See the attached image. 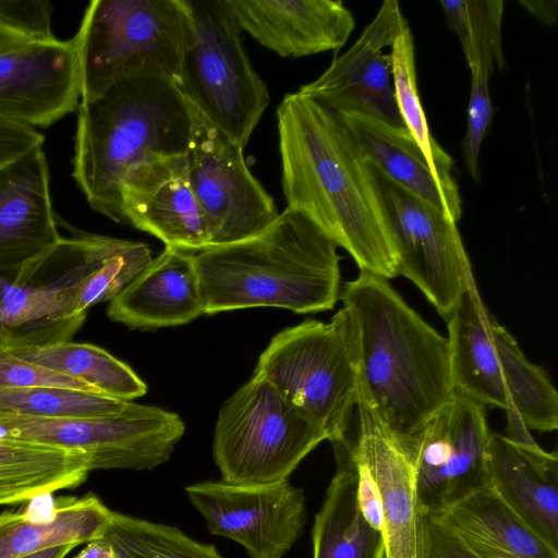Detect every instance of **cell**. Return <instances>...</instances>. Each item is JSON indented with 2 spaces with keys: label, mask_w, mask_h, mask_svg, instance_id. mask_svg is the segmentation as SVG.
I'll use <instances>...</instances> for the list:
<instances>
[{
  "label": "cell",
  "mask_w": 558,
  "mask_h": 558,
  "mask_svg": "<svg viewBox=\"0 0 558 558\" xmlns=\"http://www.w3.org/2000/svg\"><path fill=\"white\" fill-rule=\"evenodd\" d=\"M241 32L280 57L337 51L354 17L339 0H223Z\"/></svg>",
  "instance_id": "obj_20"
},
{
  "label": "cell",
  "mask_w": 558,
  "mask_h": 558,
  "mask_svg": "<svg viewBox=\"0 0 558 558\" xmlns=\"http://www.w3.org/2000/svg\"><path fill=\"white\" fill-rule=\"evenodd\" d=\"M276 118L287 208L344 248L360 271L397 277L393 220L379 177L341 118L299 92L283 97Z\"/></svg>",
  "instance_id": "obj_1"
},
{
  "label": "cell",
  "mask_w": 558,
  "mask_h": 558,
  "mask_svg": "<svg viewBox=\"0 0 558 558\" xmlns=\"http://www.w3.org/2000/svg\"><path fill=\"white\" fill-rule=\"evenodd\" d=\"M473 279L466 286L448 325L453 391L482 405L509 409L496 352L492 322Z\"/></svg>",
  "instance_id": "obj_24"
},
{
  "label": "cell",
  "mask_w": 558,
  "mask_h": 558,
  "mask_svg": "<svg viewBox=\"0 0 558 558\" xmlns=\"http://www.w3.org/2000/svg\"><path fill=\"white\" fill-rule=\"evenodd\" d=\"M423 558H481L449 525L427 517Z\"/></svg>",
  "instance_id": "obj_39"
},
{
  "label": "cell",
  "mask_w": 558,
  "mask_h": 558,
  "mask_svg": "<svg viewBox=\"0 0 558 558\" xmlns=\"http://www.w3.org/2000/svg\"><path fill=\"white\" fill-rule=\"evenodd\" d=\"M153 259L143 242L125 240L124 243L90 274L78 292L81 313L100 302L118 295Z\"/></svg>",
  "instance_id": "obj_35"
},
{
  "label": "cell",
  "mask_w": 558,
  "mask_h": 558,
  "mask_svg": "<svg viewBox=\"0 0 558 558\" xmlns=\"http://www.w3.org/2000/svg\"><path fill=\"white\" fill-rule=\"evenodd\" d=\"M61 239L40 146L0 167V271L36 260Z\"/></svg>",
  "instance_id": "obj_19"
},
{
  "label": "cell",
  "mask_w": 558,
  "mask_h": 558,
  "mask_svg": "<svg viewBox=\"0 0 558 558\" xmlns=\"http://www.w3.org/2000/svg\"><path fill=\"white\" fill-rule=\"evenodd\" d=\"M102 538L116 558H223L214 545L195 541L177 526L116 511Z\"/></svg>",
  "instance_id": "obj_32"
},
{
  "label": "cell",
  "mask_w": 558,
  "mask_h": 558,
  "mask_svg": "<svg viewBox=\"0 0 558 558\" xmlns=\"http://www.w3.org/2000/svg\"><path fill=\"white\" fill-rule=\"evenodd\" d=\"M371 483L379 501L385 558H423L426 522L413 466L399 437L357 395L349 428L330 442Z\"/></svg>",
  "instance_id": "obj_13"
},
{
  "label": "cell",
  "mask_w": 558,
  "mask_h": 558,
  "mask_svg": "<svg viewBox=\"0 0 558 558\" xmlns=\"http://www.w3.org/2000/svg\"><path fill=\"white\" fill-rule=\"evenodd\" d=\"M489 74L471 70V93L466 114V130L462 140L465 167L475 182H481L480 153L482 142L493 117V102L488 89Z\"/></svg>",
  "instance_id": "obj_37"
},
{
  "label": "cell",
  "mask_w": 558,
  "mask_h": 558,
  "mask_svg": "<svg viewBox=\"0 0 558 558\" xmlns=\"http://www.w3.org/2000/svg\"><path fill=\"white\" fill-rule=\"evenodd\" d=\"M81 74L74 37L34 40L0 53V118L46 128L76 111Z\"/></svg>",
  "instance_id": "obj_17"
},
{
  "label": "cell",
  "mask_w": 558,
  "mask_h": 558,
  "mask_svg": "<svg viewBox=\"0 0 558 558\" xmlns=\"http://www.w3.org/2000/svg\"><path fill=\"white\" fill-rule=\"evenodd\" d=\"M112 514L94 494L63 498L45 515L4 511L0 513V558H23L57 546L100 539Z\"/></svg>",
  "instance_id": "obj_25"
},
{
  "label": "cell",
  "mask_w": 558,
  "mask_h": 558,
  "mask_svg": "<svg viewBox=\"0 0 558 558\" xmlns=\"http://www.w3.org/2000/svg\"><path fill=\"white\" fill-rule=\"evenodd\" d=\"M76 545L68 544L37 551L23 558H64Z\"/></svg>",
  "instance_id": "obj_43"
},
{
  "label": "cell",
  "mask_w": 558,
  "mask_h": 558,
  "mask_svg": "<svg viewBox=\"0 0 558 558\" xmlns=\"http://www.w3.org/2000/svg\"><path fill=\"white\" fill-rule=\"evenodd\" d=\"M337 244L286 208L250 239L194 254L204 314L279 307L300 314L332 310L340 298Z\"/></svg>",
  "instance_id": "obj_3"
},
{
  "label": "cell",
  "mask_w": 558,
  "mask_h": 558,
  "mask_svg": "<svg viewBox=\"0 0 558 558\" xmlns=\"http://www.w3.org/2000/svg\"><path fill=\"white\" fill-rule=\"evenodd\" d=\"M254 375L268 380L314 421L327 440L340 438L357 400L343 308L329 323L306 319L278 332L259 355Z\"/></svg>",
  "instance_id": "obj_9"
},
{
  "label": "cell",
  "mask_w": 558,
  "mask_h": 558,
  "mask_svg": "<svg viewBox=\"0 0 558 558\" xmlns=\"http://www.w3.org/2000/svg\"><path fill=\"white\" fill-rule=\"evenodd\" d=\"M52 5L45 0H0V53L53 38Z\"/></svg>",
  "instance_id": "obj_36"
},
{
  "label": "cell",
  "mask_w": 558,
  "mask_h": 558,
  "mask_svg": "<svg viewBox=\"0 0 558 558\" xmlns=\"http://www.w3.org/2000/svg\"><path fill=\"white\" fill-rule=\"evenodd\" d=\"M490 430L486 408L453 391L414 435L400 438L411 460L416 493L427 517L437 518L488 486Z\"/></svg>",
  "instance_id": "obj_12"
},
{
  "label": "cell",
  "mask_w": 558,
  "mask_h": 558,
  "mask_svg": "<svg viewBox=\"0 0 558 558\" xmlns=\"http://www.w3.org/2000/svg\"><path fill=\"white\" fill-rule=\"evenodd\" d=\"M90 471L82 452L0 438V505L75 487Z\"/></svg>",
  "instance_id": "obj_28"
},
{
  "label": "cell",
  "mask_w": 558,
  "mask_h": 558,
  "mask_svg": "<svg viewBox=\"0 0 558 558\" xmlns=\"http://www.w3.org/2000/svg\"><path fill=\"white\" fill-rule=\"evenodd\" d=\"M357 395L397 437L417 433L453 393L447 337L389 280L366 271L340 292Z\"/></svg>",
  "instance_id": "obj_2"
},
{
  "label": "cell",
  "mask_w": 558,
  "mask_h": 558,
  "mask_svg": "<svg viewBox=\"0 0 558 558\" xmlns=\"http://www.w3.org/2000/svg\"><path fill=\"white\" fill-rule=\"evenodd\" d=\"M405 26L399 2L386 0L349 50L298 92L339 117L361 116L404 128L395 98L390 57L384 49L392 46Z\"/></svg>",
  "instance_id": "obj_16"
},
{
  "label": "cell",
  "mask_w": 558,
  "mask_h": 558,
  "mask_svg": "<svg viewBox=\"0 0 558 558\" xmlns=\"http://www.w3.org/2000/svg\"><path fill=\"white\" fill-rule=\"evenodd\" d=\"M39 386L64 387L94 392L85 384L22 360L7 347L0 344V389Z\"/></svg>",
  "instance_id": "obj_38"
},
{
  "label": "cell",
  "mask_w": 558,
  "mask_h": 558,
  "mask_svg": "<svg viewBox=\"0 0 558 558\" xmlns=\"http://www.w3.org/2000/svg\"><path fill=\"white\" fill-rule=\"evenodd\" d=\"M129 402L64 387L0 389V416L27 418L89 417L123 411Z\"/></svg>",
  "instance_id": "obj_34"
},
{
  "label": "cell",
  "mask_w": 558,
  "mask_h": 558,
  "mask_svg": "<svg viewBox=\"0 0 558 558\" xmlns=\"http://www.w3.org/2000/svg\"><path fill=\"white\" fill-rule=\"evenodd\" d=\"M184 432L179 414L133 402L104 416H0V438L82 452L92 471H150L169 461Z\"/></svg>",
  "instance_id": "obj_10"
},
{
  "label": "cell",
  "mask_w": 558,
  "mask_h": 558,
  "mask_svg": "<svg viewBox=\"0 0 558 558\" xmlns=\"http://www.w3.org/2000/svg\"><path fill=\"white\" fill-rule=\"evenodd\" d=\"M185 17L183 0L90 1L74 36L81 100L131 77H159L175 84Z\"/></svg>",
  "instance_id": "obj_5"
},
{
  "label": "cell",
  "mask_w": 558,
  "mask_h": 558,
  "mask_svg": "<svg viewBox=\"0 0 558 558\" xmlns=\"http://www.w3.org/2000/svg\"><path fill=\"white\" fill-rule=\"evenodd\" d=\"M72 175L90 207L123 222L120 187L149 160L185 154L191 136L186 99L168 80L119 81L77 108Z\"/></svg>",
  "instance_id": "obj_4"
},
{
  "label": "cell",
  "mask_w": 558,
  "mask_h": 558,
  "mask_svg": "<svg viewBox=\"0 0 558 558\" xmlns=\"http://www.w3.org/2000/svg\"><path fill=\"white\" fill-rule=\"evenodd\" d=\"M492 332L509 409L527 429L553 432L558 427V395L546 372L530 362L513 336L495 317Z\"/></svg>",
  "instance_id": "obj_30"
},
{
  "label": "cell",
  "mask_w": 558,
  "mask_h": 558,
  "mask_svg": "<svg viewBox=\"0 0 558 558\" xmlns=\"http://www.w3.org/2000/svg\"><path fill=\"white\" fill-rule=\"evenodd\" d=\"M4 347L22 360L81 381L112 399L132 402L147 392L146 384L129 365L93 344L68 341L45 347Z\"/></svg>",
  "instance_id": "obj_29"
},
{
  "label": "cell",
  "mask_w": 558,
  "mask_h": 558,
  "mask_svg": "<svg viewBox=\"0 0 558 558\" xmlns=\"http://www.w3.org/2000/svg\"><path fill=\"white\" fill-rule=\"evenodd\" d=\"M187 105V178L206 222L209 247L255 236L279 216L275 199L252 174L243 148Z\"/></svg>",
  "instance_id": "obj_11"
},
{
  "label": "cell",
  "mask_w": 558,
  "mask_h": 558,
  "mask_svg": "<svg viewBox=\"0 0 558 558\" xmlns=\"http://www.w3.org/2000/svg\"><path fill=\"white\" fill-rule=\"evenodd\" d=\"M332 476L312 530L313 558H385L383 532L366 519L352 463L335 457Z\"/></svg>",
  "instance_id": "obj_27"
},
{
  "label": "cell",
  "mask_w": 558,
  "mask_h": 558,
  "mask_svg": "<svg viewBox=\"0 0 558 558\" xmlns=\"http://www.w3.org/2000/svg\"><path fill=\"white\" fill-rule=\"evenodd\" d=\"M437 518L481 558H558V549L525 524L488 486Z\"/></svg>",
  "instance_id": "obj_26"
},
{
  "label": "cell",
  "mask_w": 558,
  "mask_h": 558,
  "mask_svg": "<svg viewBox=\"0 0 558 558\" xmlns=\"http://www.w3.org/2000/svg\"><path fill=\"white\" fill-rule=\"evenodd\" d=\"M488 487L525 524L558 549V456L536 442L523 444L490 432Z\"/></svg>",
  "instance_id": "obj_21"
},
{
  "label": "cell",
  "mask_w": 558,
  "mask_h": 558,
  "mask_svg": "<svg viewBox=\"0 0 558 558\" xmlns=\"http://www.w3.org/2000/svg\"><path fill=\"white\" fill-rule=\"evenodd\" d=\"M376 173L458 222L462 199L458 185L442 182L430 169L405 128L361 117H340Z\"/></svg>",
  "instance_id": "obj_23"
},
{
  "label": "cell",
  "mask_w": 558,
  "mask_h": 558,
  "mask_svg": "<svg viewBox=\"0 0 558 558\" xmlns=\"http://www.w3.org/2000/svg\"><path fill=\"white\" fill-rule=\"evenodd\" d=\"M45 137L35 129L0 118V167L22 154L44 146Z\"/></svg>",
  "instance_id": "obj_40"
},
{
  "label": "cell",
  "mask_w": 558,
  "mask_h": 558,
  "mask_svg": "<svg viewBox=\"0 0 558 558\" xmlns=\"http://www.w3.org/2000/svg\"><path fill=\"white\" fill-rule=\"evenodd\" d=\"M124 241L77 233L29 264L0 271V343L31 348L70 341L87 314L77 306L83 282Z\"/></svg>",
  "instance_id": "obj_7"
},
{
  "label": "cell",
  "mask_w": 558,
  "mask_h": 558,
  "mask_svg": "<svg viewBox=\"0 0 558 558\" xmlns=\"http://www.w3.org/2000/svg\"><path fill=\"white\" fill-rule=\"evenodd\" d=\"M185 154L133 168L120 187L121 215L123 222L156 236L166 247L197 253L208 248L209 241Z\"/></svg>",
  "instance_id": "obj_18"
},
{
  "label": "cell",
  "mask_w": 558,
  "mask_h": 558,
  "mask_svg": "<svg viewBox=\"0 0 558 558\" xmlns=\"http://www.w3.org/2000/svg\"><path fill=\"white\" fill-rule=\"evenodd\" d=\"M185 493L208 531L240 544L248 558H283L303 534L305 495L288 480L248 486L205 481Z\"/></svg>",
  "instance_id": "obj_14"
},
{
  "label": "cell",
  "mask_w": 558,
  "mask_h": 558,
  "mask_svg": "<svg viewBox=\"0 0 558 558\" xmlns=\"http://www.w3.org/2000/svg\"><path fill=\"white\" fill-rule=\"evenodd\" d=\"M379 180L393 220L398 272L447 320L473 279L457 222L391 182Z\"/></svg>",
  "instance_id": "obj_15"
},
{
  "label": "cell",
  "mask_w": 558,
  "mask_h": 558,
  "mask_svg": "<svg viewBox=\"0 0 558 558\" xmlns=\"http://www.w3.org/2000/svg\"><path fill=\"white\" fill-rule=\"evenodd\" d=\"M389 57L395 98L404 128L416 142L433 172L447 185L457 186L451 175L453 160L432 136L421 102L414 43L409 26L395 39Z\"/></svg>",
  "instance_id": "obj_31"
},
{
  "label": "cell",
  "mask_w": 558,
  "mask_h": 558,
  "mask_svg": "<svg viewBox=\"0 0 558 558\" xmlns=\"http://www.w3.org/2000/svg\"><path fill=\"white\" fill-rule=\"evenodd\" d=\"M185 34L182 96L242 148L269 105L266 83L254 70L241 29L223 0H183Z\"/></svg>",
  "instance_id": "obj_6"
},
{
  "label": "cell",
  "mask_w": 558,
  "mask_h": 558,
  "mask_svg": "<svg viewBox=\"0 0 558 558\" xmlns=\"http://www.w3.org/2000/svg\"><path fill=\"white\" fill-rule=\"evenodd\" d=\"M519 3L543 24H556L558 16V2L556 0H520Z\"/></svg>",
  "instance_id": "obj_41"
},
{
  "label": "cell",
  "mask_w": 558,
  "mask_h": 558,
  "mask_svg": "<svg viewBox=\"0 0 558 558\" xmlns=\"http://www.w3.org/2000/svg\"><path fill=\"white\" fill-rule=\"evenodd\" d=\"M325 432L268 380L254 375L222 404L213 456L221 481L266 485L287 481Z\"/></svg>",
  "instance_id": "obj_8"
},
{
  "label": "cell",
  "mask_w": 558,
  "mask_h": 558,
  "mask_svg": "<svg viewBox=\"0 0 558 558\" xmlns=\"http://www.w3.org/2000/svg\"><path fill=\"white\" fill-rule=\"evenodd\" d=\"M193 252L165 250L108 305L107 315L131 329L185 325L204 314Z\"/></svg>",
  "instance_id": "obj_22"
},
{
  "label": "cell",
  "mask_w": 558,
  "mask_h": 558,
  "mask_svg": "<svg viewBox=\"0 0 558 558\" xmlns=\"http://www.w3.org/2000/svg\"><path fill=\"white\" fill-rule=\"evenodd\" d=\"M74 558H116L111 545L104 538L87 543Z\"/></svg>",
  "instance_id": "obj_42"
},
{
  "label": "cell",
  "mask_w": 558,
  "mask_h": 558,
  "mask_svg": "<svg viewBox=\"0 0 558 558\" xmlns=\"http://www.w3.org/2000/svg\"><path fill=\"white\" fill-rule=\"evenodd\" d=\"M502 0L440 1L446 21L462 46L470 70L489 75L495 66L502 68L501 23Z\"/></svg>",
  "instance_id": "obj_33"
}]
</instances>
